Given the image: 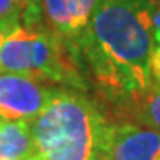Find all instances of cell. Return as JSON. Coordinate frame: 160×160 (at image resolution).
I'll use <instances>...</instances> for the list:
<instances>
[{"instance_id": "1", "label": "cell", "mask_w": 160, "mask_h": 160, "mask_svg": "<svg viewBox=\"0 0 160 160\" xmlns=\"http://www.w3.org/2000/svg\"><path fill=\"white\" fill-rule=\"evenodd\" d=\"M154 5L155 0H101L75 41L95 83L119 105L152 83Z\"/></svg>"}, {"instance_id": "2", "label": "cell", "mask_w": 160, "mask_h": 160, "mask_svg": "<svg viewBox=\"0 0 160 160\" xmlns=\"http://www.w3.org/2000/svg\"><path fill=\"white\" fill-rule=\"evenodd\" d=\"M105 121L87 97L61 88L30 121L36 160H93Z\"/></svg>"}, {"instance_id": "3", "label": "cell", "mask_w": 160, "mask_h": 160, "mask_svg": "<svg viewBox=\"0 0 160 160\" xmlns=\"http://www.w3.org/2000/svg\"><path fill=\"white\" fill-rule=\"evenodd\" d=\"M78 51L41 25H21L0 44V74H23L83 88Z\"/></svg>"}, {"instance_id": "4", "label": "cell", "mask_w": 160, "mask_h": 160, "mask_svg": "<svg viewBox=\"0 0 160 160\" xmlns=\"http://www.w3.org/2000/svg\"><path fill=\"white\" fill-rule=\"evenodd\" d=\"M93 160H160V132L134 122L105 121Z\"/></svg>"}, {"instance_id": "5", "label": "cell", "mask_w": 160, "mask_h": 160, "mask_svg": "<svg viewBox=\"0 0 160 160\" xmlns=\"http://www.w3.org/2000/svg\"><path fill=\"white\" fill-rule=\"evenodd\" d=\"M59 90L56 83L39 77L0 74V118L31 121Z\"/></svg>"}, {"instance_id": "6", "label": "cell", "mask_w": 160, "mask_h": 160, "mask_svg": "<svg viewBox=\"0 0 160 160\" xmlns=\"http://www.w3.org/2000/svg\"><path fill=\"white\" fill-rule=\"evenodd\" d=\"M0 160H36L30 121L0 118Z\"/></svg>"}, {"instance_id": "7", "label": "cell", "mask_w": 160, "mask_h": 160, "mask_svg": "<svg viewBox=\"0 0 160 160\" xmlns=\"http://www.w3.org/2000/svg\"><path fill=\"white\" fill-rule=\"evenodd\" d=\"M121 106L139 124L160 132V83L152 82L147 90L137 93Z\"/></svg>"}, {"instance_id": "8", "label": "cell", "mask_w": 160, "mask_h": 160, "mask_svg": "<svg viewBox=\"0 0 160 160\" xmlns=\"http://www.w3.org/2000/svg\"><path fill=\"white\" fill-rule=\"evenodd\" d=\"M36 3L39 7V17L42 25L49 28L54 34H57L61 39L75 46V36L74 30H72L70 0H36Z\"/></svg>"}, {"instance_id": "9", "label": "cell", "mask_w": 160, "mask_h": 160, "mask_svg": "<svg viewBox=\"0 0 160 160\" xmlns=\"http://www.w3.org/2000/svg\"><path fill=\"white\" fill-rule=\"evenodd\" d=\"M101 0H70V15H72V30H74L75 41L78 34L83 31L85 25L88 23L92 12L97 8Z\"/></svg>"}, {"instance_id": "10", "label": "cell", "mask_w": 160, "mask_h": 160, "mask_svg": "<svg viewBox=\"0 0 160 160\" xmlns=\"http://www.w3.org/2000/svg\"><path fill=\"white\" fill-rule=\"evenodd\" d=\"M26 0H0V18H20L23 17Z\"/></svg>"}, {"instance_id": "11", "label": "cell", "mask_w": 160, "mask_h": 160, "mask_svg": "<svg viewBox=\"0 0 160 160\" xmlns=\"http://www.w3.org/2000/svg\"><path fill=\"white\" fill-rule=\"evenodd\" d=\"M21 26L20 18H0V44L2 41Z\"/></svg>"}, {"instance_id": "12", "label": "cell", "mask_w": 160, "mask_h": 160, "mask_svg": "<svg viewBox=\"0 0 160 160\" xmlns=\"http://www.w3.org/2000/svg\"><path fill=\"white\" fill-rule=\"evenodd\" d=\"M150 77L152 82L160 83V44H155L150 57Z\"/></svg>"}, {"instance_id": "13", "label": "cell", "mask_w": 160, "mask_h": 160, "mask_svg": "<svg viewBox=\"0 0 160 160\" xmlns=\"http://www.w3.org/2000/svg\"><path fill=\"white\" fill-rule=\"evenodd\" d=\"M154 30H155V44H160V0H155L154 5Z\"/></svg>"}]
</instances>
